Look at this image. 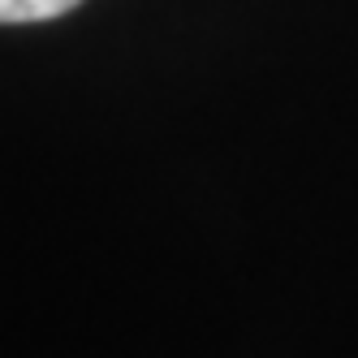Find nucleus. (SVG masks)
Masks as SVG:
<instances>
[{"label": "nucleus", "instance_id": "obj_1", "mask_svg": "<svg viewBox=\"0 0 358 358\" xmlns=\"http://www.w3.org/2000/svg\"><path fill=\"white\" fill-rule=\"evenodd\" d=\"M78 5L83 0H0V22H48Z\"/></svg>", "mask_w": 358, "mask_h": 358}]
</instances>
